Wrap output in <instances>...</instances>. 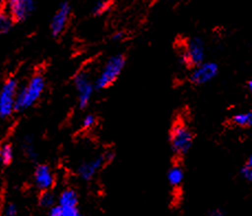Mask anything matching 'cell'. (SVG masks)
Returning a JSON list of instances; mask_svg holds the SVG:
<instances>
[{
	"instance_id": "e0dca14e",
	"label": "cell",
	"mask_w": 252,
	"mask_h": 216,
	"mask_svg": "<svg viewBox=\"0 0 252 216\" xmlns=\"http://www.w3.org/2000/svg\"><path fill=\"white\" fill-rule=\"evenodd\" d=\"M39 203L42 208H49L51 209L55 203V196L50 190H45L41 193Z\"/></svg>"
},
{
	"instance_id": "ffe728a7",
	"label": "cell",
	"mask_w": 252,
	"mask_h": 216,
	"mask_svg": "<svg viewBox=\"0 0 252 216\" xmlns=\"http://www.w3.org/2000/svg\"><path fill=\"white\" fill-rule=\"evenodd\" d=\"M111 3L110 1H106V0H100L95 3V6L93 7V13L95 16H101L106 13L110 9Z\"/></svg>"
},
{
	"instance_id": "8992f818",
	"label": "cell",
	"mask_w": 252,
	"mask_h": 216,
	"mask_svg": "<svg viewBox=\"0 0 252 216\" xmlns=\"http://www.w3.org/2000/svg\"><path fill=\"white\" fill-rule=\"evenodd\" d=\"M74 83H75V89L77 92L78 106L81 109L90 105L92 100L93 93L95 90V83H93L90 75L86 72H79L74 78Z\"/></svg>"
},
{
	"instance_id": "ba28073f",
	"label": "cell",
	"mask_w": 252,
	"mask_h": 216,
	"mask_svg": "<svg viewBox=\"0 0 252 216\" xmlns=\"http://www.w3.org/2000/svg\"><path fill=\"white\" fill-rule=\"evenodd\" d=\"M114 157H115V155L113 152H106L105 154H102L99 157L92 159V161H90V162H83L77 169L78 176L85 181L92 180L93 178L95 177L96 173L100 170V168L104 165H106L107 162L113 161Z\"/></svg>"
},
{
	"instance_id": "d6986e66",
	"label": "cell",
	"mask_w": 252,
	"mask_h": 216,
	"mask_svg": "<svg viewBox=\"0 0 252 216\" xmlns=\"http://www.w3.org/2000/svg\"><path fill=\"white\" fill-rule=\"evenodd\" d=\"M240 173L244 179L252 185V154L246 161V163L241 167Z\"/></svg>"
},
{
	"instance_id": "7402d4cb",
	"label": "cell",
	"mask_w": 252,
	"mask_h": 216,
	"mask_svg": "<svg viewBox=\"0 0 252 216\" xmlns=\"http://www.w3.org/2000/svg\"><path fill=\"white\" fill-rule=\"evenodd\" d=\"M18 214V209L16 204L8 203L3 209V215L6 216H16Z\"/></svg>"
},
{
	"instance_id": "ac0fdd59",
	"label": "cell",
	"mask_w": 252,
	"mask_h": 216,
	"mask_svg": "<svg viewBox=\"0 0 252 216\" xmlns=\"http://www.w3.org/2000/svg\"><path fill=\"white\" fill-rule=\"evenodd\" d=\"M13 147L10 144H6L1 146V162L3 165H9L13 161Z\"/></svg>"
},
{
	"instance_id": "cb8c5ba5",
	"label": "cell",
	"mask_w": 252,
	"mask_h": 216,
	"mask_svg": "<svg viewBox=\"0 0 252 216\" xmlns=\"http://www.w3.org/2000/svg\"><path fill=\"white\" fill-rule=\"evenodd\" d=\"M125 37H126L125 32L118 31V32H116V33L113 35V40H115V41H123V40H125Z\"/></svg>"
},
{
	"instance_id": "7c38bea8",
	"label": "cell",
	"mask_w": 252,
	"mask_h": 216,
	"mask_svg": "<svg viewBox=\"0 0 252 216\" xmlns=\"http://www.w3.org/2000/svg\"><path fill=\"white\" fill-rule=\"evenodd\" d=\"M34 183L41 191L50 190L55 183V177L52 169L46 165L36 167L34 171Z\"/></svg>"
},
{
	"instance_id": "d4e9b609",
	"label": "cell",
	"mask_w": 252,
	"mask_h": 216,
	"mask_svg": "<svg viewBox=\"0 0 252 216\" xmlns=\"http://www.w3.org/2000/svg\"><path fill=\"white\" fill-rule=\"evenodd\" d=\"M247 88H248V91L252 95V78L248 82H247Z\"/></svg>"
},
{
	"instance_id": "484cf974",
	"label": "cell",
	"mask_w": 252,
	"mask_h": 216,
	"mask_svg": "<svg viewBox=\"0 0 252 216\" xmlns=\"http://www.w3.org/2000/svg\"><path fill=\"white\" fill-rule=\"evenodd\" d=\"M0 162H1V146H0Z\"/></svg>"
},
{
	"instance_id": "4fadbf2b",
	"label": "cell",
	"mask_w": 252,
	"mask_h": 216,
	"mask_svg": "<svg viewBox=\"0 0 252 216\" xmlns=\"http://www.w3.org/2000/svg\"><path fill=\"white\" fill-rule=\"evenodd\" d=\"M184 169L179 163L172 166L167 172V180H169L170 185L173 188H179L184 181Z\"/></svg>"
},
{
	"instance_id": "44dd1931",
	"label": "cell",
	"mask_w": 252,
	"mask_h": 216,
	"mask_svg": "<svg viewBox=\"0 0 252 216\" xmlns=\"http://www.w3.org/2000/svg\"><path fill=\"white\" fill-rule=\"evenodd\" d=\"M96 122H97V119H96V116L94 114H88V115L84 117L83 123H82L83 128L84 129H91L96 124Z\"/></svg>"
},
{
	"instance_id": "7a4b0ae2",
	"label": "cell",
	"mask_w": 252,
	"mask_h": 216,
	"mask_svg": "<svg viewBox=\"0 0 252 216\" xmlns=\"http://www.w3.org/2000/svg\"><path fill=\"white\" fill-rule=\"evenodd\" d=\"M194 144V134L183 121H177L170 132L171 149L177 156H185Z\"/></svg>"
},
{
	"instance_id": "277c9868",
	"label": "cell",
	"mask_w": 252,
	"mask_h": 216,
	"mask_svg": "<svg viewBox=\"0 0 252 216\" xmlns=\"http://www.w3.org/2000/svg\"><path fill=\"white\" fill-rule=\"evenodd\" d=\"M205 56H206V48L204 41L200 37L195 36L185 42L180 54V60L184 66L194 68L205 62Z\"/></svg>"
},
{
	"instance_id": "9a60e30c",
	"label": "cell",
	"mask_w": 252,
	"mask_h": 216,
	"mask_svg": "<svg viewBox=\"0 0 252 216\" xmlns=\"http://www.w3.org/2000/svg\"><path fill=\"white\" fill-rule=\"evenodd\" d=\"M13 22L15 20L9 15L8 11L0 10V35L7 34L12 29Z\"/></svg>"
},
{
	"instance_id": "3957f363",
	"label": "cell",
	"mask_w": 252,
	"mask_h": 216,
	"mask_svg": "<svg viewBox=\"0 0 252 216\" xmlns=\"http://www.w3.org/2000/svg\"><path fill=\"white\" fill-rule=\"evenodd\" d=\"M126 65V57L123 54L114 55L107 60L95 81V87L99 90L111 86L120 76Z\"/></svg>"
},
{
	"instance_id": "30bf717a",
	"label": "cell",
	"mask_w": 252,
	"mask_h": 216,
	"mask_svg": "<svg viewBox=\"0 0 252 216\" xmlns=\"http://www.w3.org/2000/svg\"><path fill=\"white\" fill-rule=\"evenodd\" d=\"M71 11L72 9L68 2H63L55 11L50 25L51 32L54 36H60L66 29L69 17H71Z\"/></svg>"
},
{
	"instance_id": "5bb4252c",
	"label": "cell",
	"mask_w": 252,
	"mask_h": 216,
	"mask_svg": "<svg viewBox=\"0 0 252 216\" xmlns=\"http://www.w3.org/2000/svg\"><path fill=\"white\" fill-rule=\"evenodd\" d=\"M231 122L238 128L249 129L252 126V111L238 112L231 116Z\"/></svg>"
},
{
	"instance_id": "5b68a950",
	"label": "cell",
	"mask_w": 252,
	"mask_h": 216,
	"mask_svg": "<svg viewBox=\"0 0 252 216\" xmlns=\"http://www.w3.org/2000/svg\"><path fill=\"white\" fill-rule=\"evenodd\" d=\"M18 81L15 78H9L0 90V117L7 119L16 111V100L18 95Z\"/></svg>"
},
{
	"instance_id": "4316f807",
	"label": "cell",
	"mask_w": 252,
	"mask_h": 216,
	"mask_svg": "<svg viewBox=\"0 0 252 216\" xmlns=\"http://www.w3.org/2000/svg\"><path fill=\"white\" fill-rule=\"evenodd\" d=\"M2 1V0H0V2H1Z\"/></svg>"
},
{
	"instance_id": "2e32d148",
	"label": "cell",
	"mask_w": 252,
	"mask_h": 216,
	"mask_svg": "<svg viewBox=\"0 0 252 216\" xmlns=\"http://www.w3.org/2000/svg\"><path fill=\"white\" fill-rule=\"evenodd\" d=\"M22 149L26 156L29 159H31V161H34V159L38 157V153H36L34 144H33V139H32L31 136H27L25 140H23Z\"/></svg>"
},
{
	"instance_id": "9c48e42d",
	"label": "cell",
	"mask_w": 252,
	"mask_h": 216,
	"mask_svg": "<svg viewBox=\"0 0 252 216\" xmlns=\"http://www.w3.org/2000/svg\"><path fill=\"white\" fill-rule=\"evenodd\" d=\"M35 9L34 0H8L7 11L16 22L27 20Z\"/></svg>"
},
{
	"instance_id": "6da1fadb",
	"label": "cell",
	"mask_w": 252,
	"mask_h": 216,
	"mask_svg": "<svg viewBox=\"0 0 252 216\" xmlns=\"http://www.w3.org/2000/svg\"><path fill=\"white\" fill-rule=\"evenodd\" d=\"M45 79L42 75H34L29 82L18 90L16 100V111L22 112L33 107L43 95Z\"/></svg>"
},
{
	"instance_id": "603a6c76",
	"label": "cell",
	"mask_w": 252,
	"mask_h": 216,
	"mask_svg": "<svg viewBox=\"0 0 252 216\" xmlns=\"http://www.w3.org/2000/svg\"><path fill=\"white\" fill-rule=\"evenodd\" d=\"M225 214H226L225 211H223V210L220 209V208L212 209V210L208 212V215H211V216H222V215H225Z\"/></svg>"
},
{
	"instance_id": "52a82bcc",
	"label": "cell",
	"mask_w": 252,
	"mask_h": 216,
	"mask_svg": "<svg viewBox=\"0 0 252 216\" xmlns=\"http://www.w3.org/2000/svg\"><path fill=\"white\" fill-rule=\"evenodd\" d=\"M219 74V66L217 63L208 60V62H203L202 64L197 65L192 68L189 81L196 86H203L214 81Z\"/></svg>"
},
{
	"instance_id": "8fae6325",
	"label": "cell",
	"mask_w": 252,
	"mask_h": 216,
	"mask_svg": "<svg viewBox=\"0 0 252 216\" xmlns=\"http://www.w3.org/2000/svg\"><path fill=\"white\" fill-rule=\"evenodd\" d=\"M62 210V216H78L79 211L77 208L78 195L75 190L66 189L59 196V203Z\"/></svg>"
}]
</instances>
